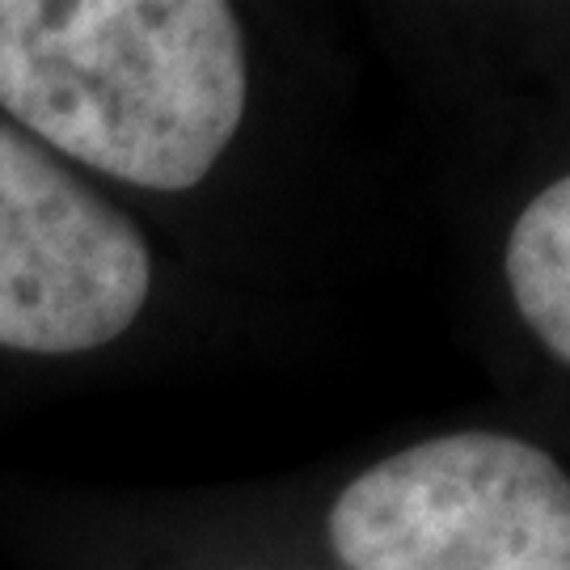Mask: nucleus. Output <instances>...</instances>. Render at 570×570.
Returning <instances> with one entry per match:
<instances>
[{
	"mask_svg": "<svg viewBox=\"0 0 570 570\" xmlns=\"http://www.w3.org/2000/svg\"><path fill=\"white\" fill-rule=\"evenodd\" d=\"M0 106L72 161L186 190L245 115L242 26L220 0H0Z\"/></svg>",
	"mask_w": 570,
	"mask_h": 570,
	"instance_id": "1",
	"label": "nucleus"
},
{
	"mask_svg": "<svg viewBox=\"0 0 570 570\" xmlns=\"http://www.w3.org/2000/svg\"><path fill=\"white\" fill-rule=\"evenodd\" d=\"M330 546L351 570H570V478L515 435H440L364 469Z\"/></svg>",
	"mask_w": 570,
	"mask_h": 570,
	"instance_id": "2",
	"label": "nucleus"
},
{
	"mask_svg": "<svg viewBox=\"0 0 570 570\" xmlns=\"http://www.w3.org/2000/svg\"><path fill=\"white\" fill-rule=\"evenodd\" d=\"M148 284L136 225L0 122V346L77 355L115 343Z\"/></svg>",
	"mask_w": 570,
	"mask_h": 570,
	"instance_id": "3",
	"label": "nucleus"
},
{
	"mask_svg": "<svg viewBox=\"0 0 570 570\" xmlns=\"http://www.w3.org/2000/svg\"><path fill=\"white\" fill-rule=\"evenodd\" d=\"M508 284L532 334L570 364V174L546 186L511 225Z\"/></svg>",
	"mask_w": 570,
	"mask_h": 570,
	"instance_id": "4",
	"label": "nucleus"
}]
</instances>
